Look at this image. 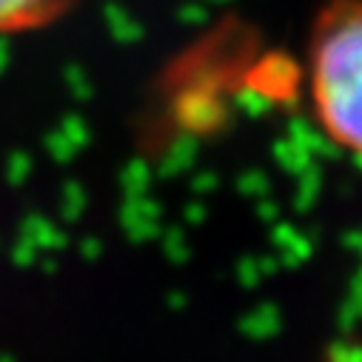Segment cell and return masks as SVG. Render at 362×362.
<instances>
[{"label":"cell","mask_w":362,"mask_h":362,"mask_svg":"<svg viewBox=\"0 0 362 362\" xmlns=\"http://www.w3.org/2000/svg\"><path fill=\"white\" fill-rule=\"evenodd\" d=\"M74 0H0V35H21L60 21Z\"/></svg>","instance_id":"cell-2"},{"label":"cell","mask_w":362,"mask_h":362,"mask_svg":"<svg viewBox=\"0 0 362 362\" xmlns=\"http://www.w3.org/2000/svg\"><path fill=\"white\" fill-rule=\"evenodd\" d=\"M308 98L322 134L362 163V0H331L308 35Z\"/></svg>","instance_id":"cell-1"}]
</instances>
